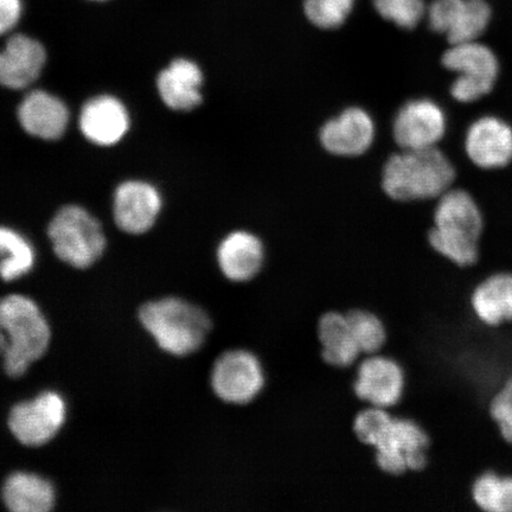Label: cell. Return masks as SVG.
I'll list each match as a JSON object with an SVG mask.
<instances>
[{
  "label": "cell",
  "instance_id": "cell-1",
  "mask_svg": "<svg viewBox=\"0 0 512 512\" xmlns=\"http://www.w3.org/2000/svg\"><path fill=\"white\" fill-rule=\"evenodd\" d=\"M354 432L361 443L374 448L377 466L388 475L426 469L431 439L418 421L369 406L356 415Z\"/></svg>",
  "mask_w": 512,
  "mask_h": 512
},
{
  "label": "cell",
  "instance_id": "cell-2",
  "mask_svg": "<svg viewBox=\"0 0 512 512\" xmlns=\"http://www.w3.org/2000/svg\"><path fill=\"white\" fill-rule=\"evenodd\" d=\"M438 200L428 242L454 266H475L484 232L483 214L475 198L466 190L451 188Z\"/></svg>",
  "mask_w": 512,
  "mask_h": 512
},
{
  "label": "cell",
  "instance_id": "cell-3",
  "mask_svg": "<svg viewBox=\"0 0 512 512\" xmlns=\"http://www.w3.org/2000/svg\"><path fill=\"white\" fill-rule=\"evenodd\" d=\"M50 337L47 319L30 298L12 294L0 299V357L9 376L27 373L46 354Z\"/></svg>",
  "mask_w": 512,
  "mask_h": 512
},
{
  "label": "cell",
  "instance_id": "cell-4",
  "mask_svg": "<svg viewBox=\"0 0 512 512\" xmlns=\"http://www.w3.org/2000/svg\"><path fill=\"white\" fill-rule=\"evenodd\" d=\"M456 169L437 147L402 150L384 165L382 187L395 201L431 200L452 188Z\"/></svg>",
  "mask_w": 512,
  "mask_h": 512
},
{
  "label": "cell",
  "instance_id": "cell-5",
  "mask_svg": "<svg viewBox=\"0 0 512 512\" xmlns=\"http://www.w3.org/2000/svg\"><path fill=\"white\" fill-rule=\"evenodd\" d=\"M139 317L159 347L175 356H188L200 349L211 330L208 313L181 298L147 303Z\"/></svg>",
  "mask_w": 512,
  "mask_h": 512
},
{
  "label": "cell",
  "instance_id": "cell-6",
  "mask_svg": "<svg viewBox=\"0 0 512 512\" xmlns=\"http://www.w3.org/2000/svg\"><path fill=\"white\" fill-rule=\"evenodd\" d=\"M48 234L55 254L76 268L91 267L105 252L100 222L78 206L62 208L51 220Z\"/></svg>",
  "mask_w": 512,
  "mask_h": 512
},
{
  "label": "cell",
  "instance_id": "cell-7",
  "mask_svg": "<svg viewBox=\"0 0 512 512\" xmlns=\"http://www.w3.org/2000/svg\"><path fill=\"white\" fill-rule=\"evenodd\" d=\"M443 66L458 78L451 86L452 98L460 104H472L489 95L499 75L496 54L478 41L452 44L443 56Z\"/></svg>",
  "mask_w": 512,
  "mask_h": 512
},
{
  "label": "cell",
  "instance_id": "cell-8",
  "mask_svg": "<svg viewBox=\"0 0 512 512\" xmlns=\"http://www.w3.org/2000/svg\"><path fill=\"white\" fill-rule=\"evenodd\" d=\"M210 384L221 401L228 405L246 406L264 390L265 368L252 351L228 350L217 358L211 370Z\"/></svg>",
  "mask_w": 512,
  "mask_h": 512
},
{
  "label": "cell",
  "instance_id": "cell-9",
  "mask_svg": "<svg viewBox=\"0 0 512 512\" xmlns=\"http://www.w3.org/2000/svg\"><path fill=\"white\" fill-rule=\"evenodd\" d=\"M66 402L54 392H46L32 401L12 408L9 426L19 443L37 447L46 445L66 421Z\"/></svg>",
  "mask_w": 512,
  "mask_h": 512
},
{
  "label": "cell",
  "instance_id": "cell-10",
  "mask_svg": "<svg viewBox=\"0 0 512 512\" xmlns=\"http://www.w3.org/2000/svg\"><path fill=\"white\" fill-rule=\"evenodd\" d=\"M406 390V373L392 357L368 355L356 371L354 392L370 407L390 409L399 405Z\"/></svg>",
  "mask_w": 512,
  "mask_h": 512
},
{
  "label": "cell",
  "instance_id": "cell-11",
  "mask_svg": "<svg viewBox=\"0 0 512 512\" xmlns=\"http://www.w3.org/2000/svg\"><path fill=\"white\" fill-rule=\"evenodd\" d=\"M446 114L430 99L408 101L394 119L393 134L402 150H424L437 147L445 137Z\"/></svg>",
  "mask_w": 512,
  "mask_h": 512
},
{
  "label": "cell",
  "instance_id": "cell-12",
  "mask_svg": "<svg viewBox=\"0 0 512 512\" xmlns=\"http://www.w3.org/2000/svg\"><path fill=\"white\" fill-rule=\"evenodd\" d=\"M465 151L479 169L505 168L512 162L511 126L492 115L473 121L466 132Z\"/></svg>",
  "mask_w": 512,
  "mask_h": 512
},
{
  "label": "cell",
  "instance_id": "cell-13",
  "mask_svg": "<svg viewBox=\"0 0 512 512\" xmlns=\"http://www.w3.org/2000/svg\"><path fill=\"white\" fill-rule=\"evenodd\" d=\"M320 143L332 155L356 157L370 149L375 138V124L367 111L350 107L331 119L320 130Z\"/></svg>",
  "mask_w": 512,
  "mask_h": 512
},
{
  "label": "cell",
  "instance_id": "cell-14",
  "mask_svg": "<svg viewBox=\"0 0 512 512\" xmlns=\"http://www.w3.org/2000/svg\"><path fill=\"white\" fill-rule=\"evenodd\" d=\"M46 61V48L35 37L12 34L0 51V86L27 88L38 79Z\"/></svg>",
  "mask_w": 512,
  "mask_h": 512
},
{
  "label": "cell",
  "instance_id": "cell-15",
  "mask_svg": "<svg viewBox=\"0 0 512 512\" xmlns=\"http://www.w3.org/2000/svg\"><path fill=\"white\" fill-rule=\"evenodd\" d=\"M162 198L151 184L130 181L120 185L114 196V219L128 234H143L157 220Z\"/></svg>",
  "mask_w": 512,
  "mask_h": 512
},
{
  "label": "cell",
  "instance_id": "cell-16",
  "mask_svg": "<svg viewBox=\"0 0 512 512\" xmlns=\"http://www.w3.org/2000/svg\"><path fill=\"white\" fill-rule=\"evenodd\" d=\"M473 318L488 329H502L512 324V272L488 275L470 294Z\"/></svg>",
  "mask_w": 512,
  "mask_h": 512
},
{
  "label": "cell",
  "instance_id": "cell-17",
  "mask_svg": "<svg viewBox=\"0 0 512 512\" xmlns=\"http://www.w3.org/2000/svg\"><path fill=\"white\" fill-rule=\"evenodd\" d=\"M217 262L228 280L238 284L248 283L264 267V243L246 230H236L221 241L217 248Z\"/></svg>",
  "mask_w": 512,
  "mask_h": 512
},
{
  "label": "cell",
  "instance_id": "cell-18",
  "mask_svg": "<svg viewBox=\"0 0 512 512\" xmlns=\"http://www.w3.org/2000/svg\"><path fill=\"white\" fill-rule=\"evenodd\" d=\"M130 127L123 102L110 95L89 100L80 115V128L89 142L111 146L120 142Z\"/></svg>",
  "mask_w": 512,
  "mask_h": 512
},
{
  "label": "cell",
  "instance_id": "cell-19",
  "mask_svg": "<svg viewBox=\"0 0 512 512\" xmlns=\"http://www.w3.org/2000/svg\"><path fill=\"white\" fill-rule=\"evenodd\" d=\"M18 119L31 136L56 140L66 131L69 112L66 105L53 94L34 91L25 96L19 105Z\"/></svg>",
  "mask_w": 512,
  "mask_h": 512
},
{
  "label": "cell",
  "instance_id": "cell-20",
  "mask_svg": "<svg viewBox=\"0 0 512 512\" xmlns=\"http://www.w3.org/2000/svg\"><path fill=\"white\" fill-rule=\"evenodd\" d=\"M203 74L198 64L188 59H177L159 74L157 80L160 98L175 111H191L202 102Z\"/></svg>",
  "mask_w": 512,
  "mask_h": 512
},
{
  "label": "cell",
  "instance_id": "cell-21",
  "mask_svg": "<svg viewBox=\"0 0 512 512\" xmlns=\"http://www.w3.org/2000/svg\"><path fill=\"white\" fill-rule=\"evenodd\" d=\"M317 335L323 360L331 367L349 368L362 355L352 335L347 313H324L318 320Z\"/></svg>",
  "mask_w": 512,
  "mask_h": 512
},
{
  "label": "cell",
  "instance_id": "cell-22",
  "mask_svg": "<svg viewBox=\"0 0 512 512\" xmlns=\"http://www.w3.org/2000/svg\"><path fill=\"white\" fill-rule=\"evenodd\" d=\"M3 501L14 512H48L55 505V489L34 473L17 472L6 479Z\"/></svg>",
  "mask_w": 512,
  "mask_h": 512
},
{
  "label": "cell",
  "instance_id": "cell-23",
  "mask_svg": "<svg viewBox=\"0 0 512 512\" xmlns=\"http://www.w3.org/2000/svg\"><path fill=\"white\" fill-rule=\"evenodd\" d=\"M471 501L485 512H512V473L485 470L472 480Z\"/></svg>",
  "mask_w": 512,
  "mask_h": 512
},
{
  "label": "cell",
  "instance_id": "cell-24",
  "mask_svg": "<svg viewBox=\"0 0 512 512\" xmlns=\"http://www.w3.org/2000/svg\"><path fill=\"white\" fill-rule=\"evenodd\" d=\"M35 265L31 243L16 230L0 227V278L14 281L28 274Z\"/></svg>",
  "mask_w": 512,
  "mask_h": 512
},
{
  "label": "cell",
  "instance_id": "cell-25",
  "mask_svg": "<svg viewBox=\"0 0 512 512\" xmlns=\"http://www.w3.org/2000/svg\"><path fill=\"white\" fill-rule=\"evenodd\" d=\"M490 21L491 8L486 0H463L445 37L450 46L478 41L488 29Z\"/></svg>",
  "mask_w": 512,
  "mask_h": 512
},
{
  "label": "cell",
  "instance_id": "cell-26",
  "mask_svg": "<svg viewBox=\"0 0 512 512\" xmlns=\"http://www.w3.org/2000/svg\"><path fill=\"white\" fill-rule=\"evenodd\" d=\"M357 0H303L304 16L320 31H336L348 23Z\"/></svg>",
  "mask_w": 512,
  "mask_h": 512
},
{
  "label": "cell",
  "instance_id": "cell-27",
  "mask_svg": "<svg viewBox=\"0 0 512 512\" xmlns=\"http://www.w3.org/2000/svg\"><path fill=\"white\" fill-rule=\"evenodd\" d=\"M347 316L361 354H379L387 343V329L382 319L374 312L362 309L352 310Z\"/></svg>",
  "mask_w": 512,
  "mask_h": 512
},
{
  "label": "cell",
  "instance_id": "cell-28",
  "mask_svg": "<svg viewBox=\"0 0 512 512\" xmlns=\"http://www.w3.org/2000/svg\"><path fill=\"white\" fill-rule=\"evenodd\" d=\"M383 21L403 31H413L426 18L427 0H371Z\"/></svg>",
  "mask_w": 512,
  "mask_h": 512
},
{
  "label": "cell",
  "instance_id": "cell-29",
  "mask_svg": "<svg viewBox=\"0 0 512 512\" xmlns=\"http://www.w3.org/2000/svg\"><path fill=\"white\" fill-rule=\"evenodd\" d=\"M488 414L499 437L505 444L512 446V374L490 396Z\"/></svg>",
  "mask_w": 512,
  "mask_h": 512
},
{
  "label": "cell",
  "instance_id": "cell-30",
  "mask_svg": "<svg viewBox=\"0 0 512 512\" xmlns=\"http://www.w3.org/2000/svg\"><path fill=\"white\" fill-rule=\"evenodd\" d=\"M27 9V0H0V37L11 34Z\"/></svg>",
  "mask_w": 512,
  "mask_h": 512
},
{
  "label": "cell",
  "instance_id": "cell-31",
  "mask_svg": "<svg viewBox=\"0 0 512 512\" xmlns=\"http://www.w3.org/2000/svg\"><path fill=\"white\" fill-rule=\"evenodd\" d=\"M82 2L94 5H106L115 2V0H82Z\"/></svg>",
  "mask_w": 512,
  "mask_h": 512
}]
</instances>
